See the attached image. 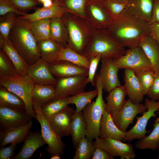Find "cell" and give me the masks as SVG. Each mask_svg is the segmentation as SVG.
Instances as JSON below:
<instances>
[{"label": "cell", "mask_w": 159, "mask_h": 159, "mask_svg": "<svg viewBox=\"0 0 159 159\" xmlns=\"http://www.w3.org/2000/svg\"><path fill=\"white\" fill-rule=\"evenodd\" d=\"M159 24V0H155L150 23Z\"/></svg>", "instance_id": "f907efd6"}, {"label": "cell", "mask_w": 159, "mask_h": 159, "mask_svg": "<svg viewBox=\"0 0 159 159\" xmlns=\"http://www.w3.org/2000/svg\"><path fill=\"white\" fill-rule=\"evenodd\" d=\"M95 86L98 91L96 100L91 102L82 110L87 128L86 137L92 140L100 137V124L105 111V103L103 98V88L98 73L95 78Z\"/></svg>", "instance_id": "5b68a950"}, {"label": "cell", "mask_w": 159, "mask_h": 159, "mask_svg": "<svg viewBox=\"0 0 159 159\" xmlns=\"http://www.w3.org/2000/svg\"><path fill=\"white\" fill-rule=\"evenodd\" d=\"M32 118L26 111L0 105V132L20 127Z\"/></svg>", "instance_id": "7c38bea8"}, {"label": "cell", "mask_w": 159, "mask_h": 159, "mask_svg": "<svg viewBox=\"0 0 159 159\" xmlns=\"http://www.w3.org/2000/svg\"><path fill=\"white\" fill-rule=\"evenodd\" d=\"M124 80L129 99L135 103L143 101L144 95L134 72L129 68L125 69Z\"/></svg>", "instance_id": "44dd1931"}, {"label": "cell", "mask_w": 159, "mask_h": 159, "mask_svg": "<svg viewBox=\"0 0 159 159\" xmlns=\"http://www.w3.org/2000/svg\"><path fill=\"white\" fill-rule=\"evenodd\" d=\"M67 11L60 1L54 2L53 5L48 8H37L35 12L24 16H19L21 18L33 21L40 19L57 17H61Z\"/></svg>", "instance_id": "cb8c5ba5"}, {"label": "cell", "mask_w": 159, "mask_h": 159, "mask_svg": "<svg viewBox=\"0 0 159 159\" xmlns=\"http://www.w3.org/2000/svg\"><path fill=\"white\" fill-rule=\"evenodd\" d=\"M1 49L5 52L12 61L17 75L21 77L26 75L27 69L29 65L15 49L8 39H5Z\"/></svg>", "instance_id": "83f0119b"}, {"label": "cell", "mask_w": 159, "mask_h": 159, "mask_svg": "<svg viewBox=\"0 0 159 159\" xmlns=\"http://www.w3.org/2000/svg\"><path fill=\"white\" fill-rule=\"evenodd\" d=\"M5 39L0 34V48L1 49L4 43Z\"/></svg>", "instance_id": "db71d44e"}, {"label": "cell", "mask_w": 159, "mask_h": 159, "mask_svg": "<svg viewBox=\"0 0 159 159\" xmlns=\"http://www.w3.org/2000/svg\"><path fill=\"white\" fill-rule=\"evenodd\" d=\"M69 130L73 146L76 148L82 138L85 136L87 133L86 126L82 111L75 112L71 123Z\"/></svg>", "instance_id": "f1b7e54d"}, {"label": "cell", "mask_w": 159, "mask_h": 159, "mask_svg": "<svg viewBox=\"0 0 159 159\" xmlns=\"http://www.w3.org/2000/svg\"><path fill=\"white\" fill-rule=\"evenodd\" d=\"M35 84L27 75L0 77V85L15 94L24 101L26 110L32 118L36 115L32 102V93Z\"/></svg>", "instance_id": "8992f818"}, {"label": "cell", "mask_w": 159, "mask_h": 159, "mask_svg": "<svg viewBox=\"0 0 159 159\" xmlns=\"http://www.w3.org/2000/svg\"><path fill=\"white\" fill-rule=\"evenodd\" d=\"M147 110V107L145 105L134 103L128 99L126 100L120 110L112 118L117 127L121 131L126 132L129 125L133 123L136 115L143 114Z\"/></svg>", "instance_id": "5bb4252c"}, {"label": "cell", "mask_w": 159, "mask_h": 159, "mask_svg": "<svg viewBox=\"0 0 159 159\" xmlns=\"http://www.w3.org/2000/svg\"><path fill=\"white\" fill-rule=\"evenodd\" d=\"M87 77L77 75L57 78L54 85L55 97H67L85 91Z\"/></svg>", "instance_id": "8fae6325"}, {"label": "cell", "mask_w": 159, "mask_h": 159, "mask_svg": "<svg viewBox=\"0 0 159 159\" xmlns=\"http://www.w3.org/2000/svg\"><path fill=\"white\" fill-rule=\"evenodd\" d=\"M41 58L48 64L57 61L59 52L63 46L51 39L37 42Z\"/></svg>", "instance_id": "4316f807"}, {"label": "cell", "mask_w": 159, "mask_h": 159, "mask_svg": "<svg viewBox=\"0 0 159 159\" xmlns=\"http://www.w3.org/2000/svg\"><path fill=\"white\" fill-rule=\"evenodd\" d=\"M134 72L144 95H147L153 82L155 75L153 70H143Z\"/></svg>", "instance_id": "60d3db41"}, {"label": "cell", "mask_w": 159, "mask_h": 159, "mask_svg": "<svg viewBox=\"0 0 159 159\" xmlns=\"http://www.w3.org/2000/svg\"><path fill=\"white\" fill-rule=\"evenodd\" d=\"M43 5L42 7L48 8L52 7L54 4L53 0H38Z\"/></svg>", "instance_id": "f5cc1de1"}, {"label": "cell", "mask_w": 159, "mask_h": 159, "mask_svg": "<svg viewBox=\"0 0 159 159\" xmlns=\"http://www.w3.org/2000/svg\"><path fill=\"white\" fill-rule=\"evenodd\" d=\"M159 115V110L157 112ZM153 129L150 134L135 142V147L137 149H149L153 150L157 149L159 144V117L155 120L153 125Z\"/></svg>", "instance_id": "1f68e13d"}, {"label": "cell", "mask_w": 159, "mask_h": 159, "mask_svg": "<svg viewBox=\"0 0 159 159\" xmlns=\"http://www.w3.org/2000/svg\"><path fill=\"white\" fill-rule=\"evenodd\" d=\"M106 5L114 19L118 17L126 8L127 3L114 2L105 0Z\"/></svg>", "instance_id": "f6af8a7d"}, {"label": "cell", "mask_w": 159, "mask_h": 159, "mask_svg": "<svg viewBox=\"0 0 159 159\" xmlns=\"http://www.w3.org/2000/svg\"><path fill=\"white\" fill-rule=\"evenodd\" d=\"M155 0H128L124 11L150 23Z\"/></svg>", "instance_id": "ffe728a7"}, {"label": "cell", "mask_w": 159, "mask_h": 159, "mask_svg": "<svg viewBox=\"0 0 159 159\" xmlns=\"http://www.w3.org/2000/svg\"><path fill=\"white\" fill-rule=\"evenodd\" d=\"M55 97L54 85L35 84L32 93V102L42 107Z\"/></svg>", "instance_id": "4dcf8cb0"}, {"label": "cell", "mask_w": 159, "mask_h": 159, "mask_svg": "<svg viewBox=\"0 0 159 159\" xmlns=\"http://www.w3.org/2000/svg\"><path fill=\"white\" fill-rule=\"evenodd\" d=\"M99 73L103 90L109 92L115 88L121 86L118 72L120 69L114 59L102 58Z\"/></svg>", "instance_id": "9a60e30c"}, {"label": "cell", "mask_w": 159, "mask_h": 159, "mask_svg": "<svg viewBox=\"0 0 159 159\" xmlns=\"http://www.w3.org/2000/svg\"><path fill=\"white\" fill-rule=\"evenodd\" d=\"M15 66L2 49H0V77L17 76Z\"/></svg>", "instance_id": "f35d334b"}, {"label": "cell", "mask_w": 159, "mask_h": 159, "mask_svg": "<svg viewBox=\"0 0 159 159\" xmlns=\"http://www.w3.org/2000/svg\"><path fill=\"white\" fill-rule=\"evenodd\" d=\"M20 11L26 12L32 9H36L41 3L38 0H9Z\"/></svg>", "instance_id": "7bdbcfd3"}, {"label": "cell", "mask_w": 159, "mask_h": 159, "mask_svg": "<svg viewBox=\"0 0 159 159\" xmlns=\"http://www.w3.org/2000/svg\"><path fill=\"white\" fill-rule=\"evenodd\" d=\"M53 75L57 79L77 75L87 76L88 69L79 66L67 61H56L48 64Z\"/></svg>", "instance_id": "ac0fdd59"}, {"label": "cell", "mask_w": 159, "mask_h": 159, "mask_svg": "<svg viewBox=\"0 0 159 159\" xmlns=\"http://www.w3.org/2000/svg\"><path fill=\"white\" fill-rule=\"evenodd\" d=\"M144 105L147 107V110L141 116L136 117L137 120L135 124L130 130L126 132L123 141L130 142L135 139L140 140L146 137V133L149 132L146 130V126L150 118L157 117L155 112L159 110V100L147 98L145 100Z\"/></svg>", "instance_id": "30bf717a"}, {"label": "cell", "mask_w": 159, "mask_h": 159, "mask_svg": "<svg viewBox=\"0 0 159 159\" xmlns=\"http://www.w3.org/2000/svg\"><path fill=\"white\" fill-rule=\"evenodd\" d=\"M75 112L73 109L67 106L48 120L53 130L60 139L70 135V127Z\"/></svg>", "instance_id": "e0dca14e"}, {"label": "cell", "mask_w": 159, "mask_h": 159, "mask_svg": "<svg viewBox=\"0 0 159 159\" xmlns=\"http://www.w3.org/2000/svg\"><path fill=\"white\" fill-rule=\"evenodd\" d=\"M51 19H45L30 22L31 31L37 43L50 39Z\"/></svg>", "instance_id": "d590c367"}, {"label": "cell", "mask_w": 159, "mask_h": 159, "mask_svg": "<svg viewBox=\"0 0 159 159\" xmlns=\"http://www.w3.org/2000/svg\"><path fill=\"white\" fill-rule=\"evenodd\" d=\"M139 46L149 59L155 74H159V44L150 35L144 37Z\"/></svg>", "instance_id": "d4e9b609"}, {"label": "cell", "mask_w": 159, "mask_h": 159, "mask_svg": "<svg viewBox=\"0 0 159 159\" xmlns=\"http://www.w3.org/2000/svg\"><path fill=\"white\" fill-rule=\"evenodd\" d=\"M17 16L16 14L13 12L8 13L1 16L0 33L4 39H8L9 34Z\"/></svg>", "instance_id": "b9f144b4"}, {"label": "cell", "mask_w": 159, "mask_h": 159, "mask_svg": "<svg viewBox=\"0 0 159 159\" xmlns=\"http://www.w3.org/2000/svg\"><path fill=\"white\" fill-rule=\"evenodd\" d=\"M33 126L32 121L18 127L0 132V148L9 144L24 142Z\"/></svg>", "instance_id": "603a6c76"}, {"label": "cell", "mask_w": 159, "mask_h": 159, "mask_svg": "<svg viewBox=\"0 0 159 159\" xmlns=\"http://www.w3.org/2000/svg\"><path fill=\"white\" fill-rule=\"evenodd\" d=\"M26 75L35 84L54 85L57 81V79L51 73L48 63L41 58L29 66Z\"/></svg>", "instance_id": "2e32d148"}, {"label": "cell", "mask_w": 159, "mask_h": 159, "mask_svg": "<svg viewBox=\"0 0 159 159\" xmlns=\"http://www.w3.org/2000/svg\"><path fill=\"white\" fill-rule=\"evenodd\" d=\"M60 155L58 154H56L53 155H52L50 158V159H60L61 157Z\"/></svg>", "instance_id": "9f6ffc18"}, {"label": "cell", "mask_w": 159, "mask_h": 159, "mask_svg": "<svg viewBox=\"0 0 159 159\" xmlns=\"http://www.w3.org/2000/svg\"><path fill=\"white\" fill-rule=\"evenodd\" d=\"M0 105L26 111L25 105L23 100L15 94L1 86L0 87Z\"/></svg>", "instance_id": "d6a6232c"}, {"label": "cell", "mask_w": 159, "mask_h": 159, "mask_svg": "<svg viewBox=\"0 0 159 159\" xmlns=\"http://www.w3.org/2000/svg\"><path fill=\"white\" fill-rule=\"evenodd\" d=\"M114 157L105 150L96 147L92 159H113Z\"/></svg>", "instance_id": "681fc988"}, {"label": "cell", "mask_w": 159, "mask_h": 159, "mask_svg": "<svg viewBox=\"0 0 159 159\" xmlns=\"http://www.w3.org/2000/svg\"><path fill=\"white\" fill-rule=\"evenodd\" d=\"M111 1L118 3H127L128 0H110Z\"/></svg>", "instance_id": "11a10c76"}, {"label": "cell", "mask_w": 159, "mask_h": 159, "mask_svg": "<svg viewBox=\"0 0 159 159\" xmlns=\"http://www.w3.org/2000/svg\"><path fill=\"white\" fill-rule=\"evenodd\" d=\"M157 149L158 150V153H159V154H158V159H159V144L158 146V148H157Z\"/></svg>", "instance_id": "6f0895ef"}, {"label": "cell", "mask_w": 159, "mask_h": 159, "mask_svg": "<svg viewBox=\"0 0 159 159\" xmlns=\"http://www.w3.org/2000/svg\"><path fill=\"white\" fill-rule=\"evenodd\" d=\"M98 94V91L96 88L92 90L84 91L69 97V103L75 105V112H78L82 111L94 98L97 97Z\"/></svg>", "instance_id": "8d00e7d4"}, {"label": "cell", "mask_w": 159, "mask_h": 159, "mask_svg": "<svg viewBox=\"0 0 159 159\" xmlns=\"http://www.w3.org/2000/svg\"><path fill=\"white\" fill-rule=\"evenodd\" d=\"M95 143L85 137L78 143L74 159H90L92 158L96 150Z\"/></svg>", "instance_id": "74e56055"}, {"label": "cell", "mask_w": 159, "mask_h": 159, "mask_svg": "<svg viewBox=\"0 0 159 159\" xmlns=\"http://www.w3.org/2000/svg\"><path fill=\"white\" fill-rule=\"evenodd\" d=\"M68 32L67 46L82 55L95 29L82 17L67 12L61 17Z\"/></svg>", "instance_id": "277c9868"}, {"label": "cell", "mask_w": 159, "mask_h": 159, "mask_svg": "<svg viewBox=\"0 0 159 159\" xmlns=\"http://www.w3.org/2000/svg\"><path fill=\"white\" fill-rule=\"evenodd\" d=\"M85 14V19L95 29H107L114 20L105 0H86Z\"/></svg>", "instance_id": "52a82bcc"}, {"label": "cell", "mask_w": 159, "mask_h": 159, "mask_svg": "<svg viewBox=\"0 0 159 159\" xmlns=\"http://www.w3.org/2000/svg\"><path fill=\"white\" fill-rule=\"evenodd\" d=\"M17 144L13 143L9 146L0 148V159H12L14 156V151Z\"/></svg>", "instance_id": "c3c4849f"}, {"label": "cell", "mask_w": 159, "mask_h": 159, "mask_svg": "<svg viewBox=\"0 0 159 159\" xmlns=\"http://www.w3.org/2000/svg\"><path fill=\"white\" fill-rule=\"evenodd\" d=\"M101 59V57L100 56H97L89 60L90 63L87 77V83H91L93 86H95L96 72L98 65Z\"/></svg>", "instance_id": "bcb514c9"}, {"label": "cell", "mask_w": 159, "mask_h": 159, "mask_svg": "<svg viewBox=\"0 0 159 159\" xmlns=\"http://www.w3.org/2000/svg\"><path fill=\"white\" fill-rule=\"evenodd\" d=\"M126 132L120 130L114 123L111 115L106 111L103 114L100 124V138H107L122 141Z\"/></svg>", "instance_id": "484cf974"}, {"label": "cell", "mask_w": 159, "mask_h": 159, "mask_svg": "<svg viewBox=\"0 0 159 159\" xmlns=\"http://www.w3.org/2000/svg\"><path fill=\"white\" fill-rule=\"evenodd\" d=\"M13 12L18 16H24L28 14L19 10L9 0H0V16Z\"/></svg>", "instance_id": "ee69618b"}, {"label": "cell", "mask_w": 159, "mask_h": 159, "mask_svg": "<svg viewBox=\"0 0 159 159\" xmlns=\"http://www.w3.org/2000/svg\"><path fill=\"white\" fill-rule=\"evenodd\" d=\"M126 50L106 29L95 30L82 55L89 60L97 56L115 59L124 55Z\"/></svg>", "instance_id": "3957f363"}, {"label": "cell", "mask_w": 159, "mask_h": 159, "mask_svg": "<svg viewBox=\"0 0 159 159\" xmlns=\"http://www.w3.org/2000/svg\"><path fill=\"white\" fill-rule=\"evenodd\" d=\"M127 95L124 85L117 87L108 92L106 97L105 111L112 117L120 111L123 106Z\"/></svg>", "instance_id": "7402d4cb"}, {"label": "cell", "mask_w": 159, "mask_h": 159, "mask_svg": "<svg viewBox=\"0 0 159 159\" xmlns=\"http://www.w3.org/2000/svg\"><path fill=\"white\" fill-rule=\"evenodd\" d=\"M95 139L94 143L96 147L105 150L114 157L119 156L121 159H131L135 157V150L131 144L107 138L99 137Z\"/></svg>", "instance_id": "4fadbf2b"}, {"label": "cell", "mask_w": 159, "mask_h": 159, "mask_svg": "<svg viewBox=\"0 0 159 159\" xmlns=\"http://www.w3.org/2000/svg\"><path fill=\"white\" fill-rule=\"evenodd\" d=\"M69 104L68 97H55L41 107V109L44 117L48 120L52 116L67 107Z\"/></svg>", "instance_id": "e575fe53"}, {"label": "cell", "mask_w": 159, "mask_h": 159, "mask_svg": "<svg viewBox=\"0 0 159 159\" xmlns=\"http://www.w3.org/2000/svg\"><path fill=\"white\" fill-rule=\"evenodd\" d=\"M61 0H53V2L60 1Z\"/></svg>", "instance_id": "680465c9"}, {"label": "cell", "mask_w": 159, "mask_h": 159, "mask_svg": "<svg viewBox=\"0 0 159 159\" xmlns=\"http://www.w3.org/2000/svg\"><path fill=\"white\" fill-rule=\"evenodd\" d=\"M33 109L36 115V119L39 122L41 133L48 145L46 150L51 155L58 154L62 155L64 153L65 145L54 132L45 118L41 110V107L32 102Z\"/></svg>", "instance_id": "ba28073f"}, {"label": "cell", "mask_w": 159, "mask_h": 159, "mask_svg": "<svg viewBox=\"0 0 159 159\" xmlns=\"http://www.w3.org/2000/svg\"><path fill=\"white\" fill-rule=\"evenodd\" d=\"M46 144L39 131L31 132L28 133L19 153L12 159H28L35 152Z\"/></svg>", "instance_id": "d6986e66"}, {"label": "cell", "mask_w": 159, "mask_h": 159, "mask_svg": "<svg viewBox=\"0 0 159 159\" xmlns=\"http://www.w3.org/2000/svg\"><path fill=\"white\" fill-rule=\"evenodd\" d=\"M30 22L17 16L8 36L13 47L29 65L41 58L37 43L30 29Z\"/></svg>", "instance_id": "7a4b0ae2"}, {"label": "cell", "mask_w": 159, "mask_h": 159, "mask_svg": "<svg viewBox=\"0 0 159 159\" xmlns=\"http://www.w3.org/2000/svg\"><path fill=\"white\" fill-rule=\"evenodd\" d=\"M151 32L150 35L153 37L159 44V24L154 23L151 24Z\"/></svg>", "instance_id": "816d5d0a"}, {"label": "cell", "mask_w": 159, "mask_h": 159, "mask_svg": "<svg viewBox=\"0 0 159 159\" xmlns=\"http://www.w3.org/2000/svg\"><path fill=\"white\" fill-rule=\"evenodd\" d=\"M147 95L151 99L159 100V74H155L153 84Z\"/></svg>", "instance_id": "7dc6e473"}, {"label": "cell", "mask_w": 159, "mask_h": 159, "mask_svg": "<svg viewBox=\"0 0 159 159\" xmlns=\"http://www.w3.org/2000/svg\"><path fill=\"white\" fill-rule=\"evenodd\" d=\"M114 60L120 69L129 68L134 72L153 70L149 59L139 46L129 48L124 55Z\"/></svg>", "instance_id": "9c48e42d"}, {"label": "cell", "mask_w": 159, "mask_h": 159, "mask_svg": "<svg viewBox=\"0 0 159 159\" xmlns=\"http://www.w3.org/2000/svg\"><path fill=\"white\" fill-rule=\"evenodd\" d=\"M65 60L70 62L79 66L88 69L90 61L87 58L72 49L62 46L57 61Z\"/></svg>", "instance_id": "836d02e7"}, {"label": "cell", "mask_w": 159, "mask_h": 159, "mask_svg": "<svg viewBox=\"0 0 159 159\" xmlns=\"http://www.w3.org/2000/svg\"><path fill=\"white\" fill-rule=\"evenodd\" d=\"M50 39L64 47L67 46L68 34L67 28L61 17L51 19Z\"/></svg>", "instance_id": "f546056e"}, {"label": "cell", "mask_w": 159, "mask_h": 159, "mask_svg": "<svg viewBox=\"0 0 159 159\" xmlns=\"http://www.w3.org/2000/svg\"><path fill=\"white\" fill-rule=\"evenodd\" d=\"M106 29L121 45L129 48L139 46L142 39L150 35L151 25L123 11Z\"/></svg>", "instance_id": "6da1fadb"}, {"label": "cell", "mask_w": 159, "mask_h": 159, "mask_svg": "<svg viewBox=\"0 0 159 159\" xmlns=\"http://www.w3.org/2000/svg\"><path fill=\"white\" fill-rule=\"evenodd\" d=\"M60 1L67 12L85 19V8L86 0H61Z\"/></svg>", "instance_id": "ab89813d"}]
</instances>
